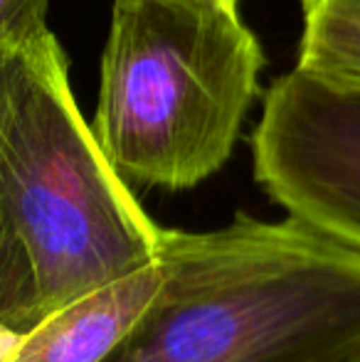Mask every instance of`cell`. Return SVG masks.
Listing matches in <instances>:
<instances>
[{"label": "cell", "instance_id": "cell-5", "mask_svg": "<svg viewBox=\"0 0 360 362\" xmlns=\"http://www.w3.org/2000/svg\"><path fill=\"white\" fill-rule=\"evenodd\" d=\"M163 259L116 284L91 291L20 338L5 362H101L163 284Z\"/></svg>", "mask_w": 360, "mask_h": 362}, {"label": "cell", "instance_id": "cell-6", "mask_svg": "<svg viewBox=\"0 0 360 362\" xmlns=\"http://www.w3.org/2000/svg\"><path fill=\"white\" fill-rule=\"evenodd\" d=\"M294 69L336 89L360 91V18L303 15L298 62Z\"/></svg>", "mask_w": 360, "mask_h": 362}, {"label": "cell", "instance_id": "cell-7", "mask_svg": "<svg viewBox=\"0 0 360 362\" xmlns=\"http://www.w3.org/2000/svg\"><path fill=\"white\" fill-rule=\"evenodd\" d=\"M35 328L28 281L13 249L0 237V362L18 348L20 338Z\"/></svg>", "mask_w": 360, "mask_h": 362}, {"label": "cell", "instance_id": "cell-9", "mask_svg": "<svg viewBox=\"0 0 360 362\" xmlns=\"http://www.w3.org/2000/svg\"><path fill=\"white\" fill-rule=\"evenodd\" d=\"M303 15L331 13L343 18H360V0H301Z\"/></svg>", "mask_w": 360, "mask_h": 362}, {"label": "cell", "instance_id": "cell-2", "mask_svg": "<svg viewBox=\"0 0 360 362\" xmlns=\"http://www.w3.org/2000/svg\"><path fill=\"white\" fill-rule=\"evenodd\" d=\"M163 232L96 146L57 35L0 57V237L35 325L156 264Z\"/></svg>", "mask_w": 360, "mask_h": 362}, {"label": "cell", "instance_id": "cell-3", "mask_svg": "<svg viewBox=\"0 0 360 362\" xmlns=\"http://www.w3.org/2000/svg\"><path fill=\"white\" fill-rule=\"evenodd\" d=\"M265 54L227 0H114L91 134L126 185L187 190L232 156Z\"/></svg>", "mask_w": 360, "mask_h": 362}, {"label": "cell", "instance_id": "cell-8", "mask_svg": "<svg viewBox=\"0 0 360 362\" xmlns=\"http://www.w3.org/2000/svg\"><path fill=\"white\" fill-rule=\"evenodd\" d=\"M47 10L50 0H0V57L42 40Z\"/></svg>", "mask_w": 360, "mask_h": 362}, {"label": "cell", "instance_id": "cell-10", "mask_svg": "<svg viewBox=\"0 0 360 362\" xmlns=\"http://www.w3.org/2000/svg\"><path fill=\"white\" fill-rule=\"evenodd\" d=\"M227 3H230V5H237V3H240V0H227Z\"/></svg>", "mask_w": 360, "mask_h": 362}, {"label": "cell", "instance_id": "cell-4", "mask_svg": "<svg viewBox=\"0 0 360 362\" xmlns=\"http://www.w3.org/2000/svg\"><path fill=\"white\" fill-rule=\"evenodd\" d=\"M255 177L286 217L360 254V91L291 69L267 91Z\"/></svg>", "mask_w": 360, "mask_h": 362}, {"label": "cell", "instance_id": "cell-1", "mask_svg": "<svg viewBox=\"0 0 360 362\" xmlns=\"http://www.w3.org/2000/svg\"><path fill=\"white\" fill-rule=\"evenodd\" d=\"M163 284L101 362H360V254L294 217L163 232Z\"/></svg>", "mask_w": 360, "mask_h": 362}]
</instances>
